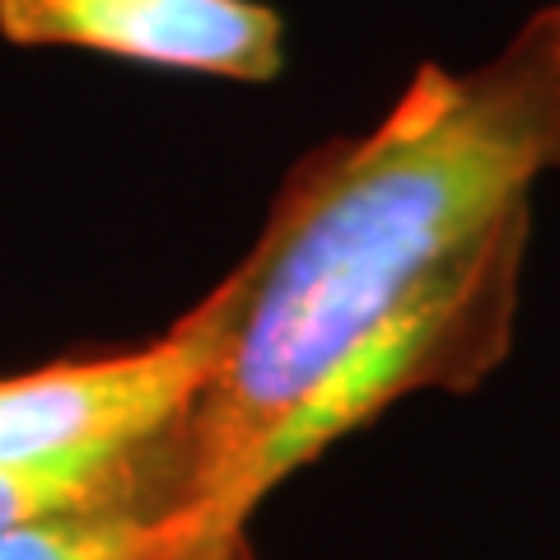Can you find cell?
Returning a JSON list of instances; mask_svg holds the SVG:
<instances>
[{
	"label": "cell",
	"instance_id": "6da1fadb",
	"mask_svg": "<svg viewBox=\"0 0 560 560\" xmlns=\"http://www.w3.org/2000/svg\"><path fill=\"white\" fill-rule=\"evenodd\" d=\"M560 173V5L471 70L425 61L364 136L290 173L220 280L224 350L183 416L210 537L411 393H471L510 355L533 187Z\"/></svg>",
	"mask_w": 560,
	"mask_h": 560
},
{
	"label": "cell",
	"instance_id": "5b68a950",
	"mask_svg": "<svg viewBox=\"0 0 560 560\" xmlns=\"http://www.w3.org/2000/svg\"><path fill=\"white\" fill-rule=\"evenodd\" d=\"M178 463H187L183 420L127 448H103V453H84V458H66L47 467L0 471V528L33 518V514H47V510H61V504L113 495V490L150 481Z\"/></svg>",
	"mask_w": 560,
	"mask_h": 560
},
{
	"label": "cell",
	"instance_id": "3957f363",
	"mask_svg": "<svg viewBox=\"0 0 560 560\" xmlns=\"http://www.w3.org/2000/svg\"><path fill=\"white\" fill-rule=\"evenodd\" d=\"M0 38L243 84L285 66V24L261 0H0Z\"/></svg>",
	"mask_w": 560,
	"mask_h": 560
},
{
	"label": "cell",
	"instance_id": "7a4b0ae2",
	"mask_svg": "<svg viewBox=\"0 0 560 560\" xmlns=\"http://www.w3.org/2000/svg\"><path fill=\"white\" fill-rule=\"evenodd\" d=\"M224 285L150 346L0 378V471L127 448L191 411L224 350Z\"/></svg>",
	"mask_w": 560,
	"mask_h": 560
},
{
	"label": "cell",
	"instance_id": "8992f818",
	"mask_svg": "<svg viewBox=\"0 0 560 560\" xmlns=\"http://www.w3.org/2000/svg\"><path fill=\"white\" fill-rule=\"evenodd\" d=\"M178 560H243V537H224V541H201Z\"/></svg>",
	"mask_w": 560,
	"mask_h": 560
},
{
	"label": "cell",
	"instance_id": "277c9868",
	"mask_svg": "<svg viewBox=\"0 0 560 560\" xmlns=\"http://www.w3.org/2000/svg\"><path fill=\"white\" fill-rule=\"evenodd\" d=\"M210 537L187 495V463L150 481L0 528V560H178Z\"/></svg>",
	"mask_w": 560,
	"mask_h": 560
}]
</instances>
